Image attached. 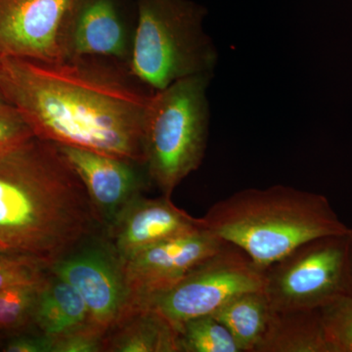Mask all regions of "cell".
I'll return each instance as SVG.
<instances>
[{
  "label": "cell",
  "mask_w": 352,
  "mask_h": 352,
  "mask_svg": "<svg viewBox=\"0 0 352 352\" xmlns=\"http://www.w3.org/2000/svg\"><path fill=\"white\" fill-rule=\"evenodd\" d=\"M138 22L129 69L152 91L214 74L219 54L204 31L205 7L192 0H136Z\"/></svg>",
  "instance_id": "obj_4"
},
{
  "label": "cell",
  "mask_w": 352,
  "mask_h": 352,
  "mask_svg": "<svg viewBox=\"0 0 352 352\" xmlns=\"http://www.w3.org/2000/svg\"><path fill=\"white\" fill-rule=\"evenodd\" d=\"M50 270L82 296L89 323L105 333L129 307L122 263L101 235L85 241L51 263Z\"/></svg>",
  "instance_id": "obj_8"
},
{
  "label": "cell",
  "mask_w": 352,
  "mask_h": 352,
  "mask_svg": "<svg viewBox=\"0 0 352 352\" xmlns=\"http://www.w3.org/2000/svg\"><path fill=\"white\" fill-rule=\"evenodd\" d=\"M47 337L51 342V352L102 351L103 333L90 325Z\"/></svg>",
  "instance_id": "obj_23"
},
{
  "label": "cell",
  "mask_w": 352,
  "mask_h": 352,
  "mask_svg": "<svg viewBox=\"0 0 352 352\" xmlns=\"http://www.w3.org/2000/svg\"><path fill=\"white\" fill-rule=\"evenodd\" d=\"M102 351L180 352L179 332L152 305L129 307L104 333Z\"/></svg>",
  "instance_id": "obj_14"
},
{
  "label": "cell",
  "mask_w": 352,
  "mask_h": 352,
  "mask_svg": "<svg viewBox=\"0 0 352 352\" xmlns=\"http://www.w3.org/2000/svg\"><path fill=\"white\" fill-rule=\"evenodd\" d=\"M201 220L261 271L308 241L352 233L325 196L281 184L236 192L214 204Z\"/></svg>",
  "instance_id": "obj_3"
},
{
  "label": "cell",
  "mask_w": 352,
  "mask_h": 352,
  "mask_svg": "<svg viewBox=\"0 0 352 352\" xmlns=\"http://www.w3.org/2000/svg\"><path fill=\"white\" fill-rule=\"evenodd\" d=\"M2 104H7L6 100H4L3 95H2L1 91H0V105Z\"/></svg>",
  "instance_id": "obj_25"
},
{
  "label": "cell",
  "mask_w": 352,
  "mask_h": 352,
  "mask_svg": "<svg viewBox=\"0 0 352 352\" xmlns=\"http://www.w3.org/2000/svg\"><path fill=\"white\" fill-rule=\"evenodd\" d=\"M201 226V219L176 207L170 197L141 195L124 208L101 237L122 263L151 245Z\"/></svg>",
  "instance_id": "obj_13"
},
{
  "label": "cell",
  "mask_w": 352,
  "mask_h": 352,
  "mask_svg": "<svg viewBox=\"0 0 352 352\" xmlns=\"http://www.w3.org/2000/svg\"><path fill=\"white\" fill-rule=\"evenodd\" d=\"M256 352H330L319 309L274 311Z\"/></svg>",
  "instance_id": "obj_16"
},
{
  "label": "cell",
  "mask_w": 352,
  "mask_h": 352,
  "mask_svg": "<svg viewBox=\"0 0 352 352\" xmlns=\"http://www.w3.org/2000/svg\"><path fill=\"white\" fill-rule=\"evenodd\" d=\"M58 146L85 185L104 230L152 183L143 164L82 148Z\"/></svg>",
  "instance_id": "obj_12"
},
{
  "label": "cell",
  "mask_w": 352,
  "mask_h": 352,
  "mask_svg": "<svg viewBox=\"0 0 352 352\" xmlns=\"http://www.w3.org/2000/svg\"><path fill=\"white\" fill-rule=\"evenodd\" d=\"M0 91L36 138L144 166L143 126L154 91L129 65L94 56L51 63L0 57Z\"/></svg>",
  "instance_id": "obj_1"
},
{
  "label": "cell",
  "mask_w": 352,
  "mask_h": 352,
  "mask_svg": "<svg viewBox=\"0 0 352 352\" xmlns=\"http://www.w3.org/2000/svg\"><path fill=\"white\" fill-rule=\"evenodd\" d=\"M73 0H0V57L66 60Z\"/></svg>",
  "instance_id": "obj_10"
},
{
  "label": "cell",
  "mask_w": 352,
  "mask_h": 352,
  "mask_svg": "<svg viewBox=\"0 0 352 352\" xmlns=\"http://www.w3.org/2000/svg\"><path fill=\"white\" fill-rule=\"evenodd\" d=\"M351 234L308 241L266 268L263 292L272 310L319 309L352 296Z\"/></svg>",
  "instance_id": "obj_6"
},
{
  "label": "cell",
  "mask_w": 352,
  "mask_h": 352,
  "mask_svg": "<svg viewBox=\"0 0 352 352\" xmlns=\"http://www.w3.org/2000/svg\"><path fill=\"white\" fill-rule=\"evenodd\" d=\"M36 138L23 116L9 104L0 105V157Z\"/></svg>",
  "instance_id": "obj_22"
},
{
  "label": "cell",
  "mask_w": 352,
  "mask_h": 352,
  "mask_svg": "<svg viewBox=\"0 0 352 352\" xmlns=\"http://www.w3.org/2000/svg\"><path fill=\"white\" fill-rule=\"evenodd\" d=\"M136 22V0H73L66 59L104 57L129 65Z\"/></svg>",
  "instance_id": "obj_11"
},
{
  "label": "cell",
  "mask_w": 352,
  "mask_h": 352,
  "mask_svg": "<svg viewBox=\"0 0 352 352\" xmlns=\"http://www.w3.org/2000/svg\"><path fill=\"white\" fill-rule=\"evenodd\" d=\"M32 321L46 336L59 335L90 325L87 307L82 296L68 282L50 270L39 288Z\"/></svg>",
  "instance_id": "obj_15"
},
{
  "label": "cell",
  "mask_w": 352,
  "mask_h": 352,
  "mask_svg": "<svg viewBox=\"0 0 352 352\" xmlns=\"http://www.w3.org/2000/svg\"><path fill=\"white\" fill-rule=\"evenodd\" d=\"M0 252H7L1 245H0Z\"/></svg>",
  "instance_id": "obj_26"
},
{
  "label": "cell",
  "mask_w": 352,
  "mask_h": 352,
  "mask_svg": "<svg viewBox=\"0 0 352 352\" xmlns=\"http://www.w3.org/2000/svg\"><path fill=\"white\" fill-rule=\"evenodd\" d=\"M43 283L17 285L0 291V333L16 330L32 320Z\"/></svg>",
  "instance_id": "obj_20"
},
{
  "label": "cell",
  "mask_w": 352,
  "mask_h": 352,
  "mask_svg": "<svg viewBox=\"0 0 352 352\" xmlns=\"http://www.w3.org/2000/svg\"><path fill=\"white\" fill-rule=\"evenodd\" d=\"M351 271H352V234H351Z\"/></svg>",
  "instance_id": "obj_27"
},
{
  "label": "cell",
  "mask_w": 352,
  "mask_h": 352,
  "mask_svg": "<svg viewBox=\"0 0 352 352\" xmlns=\"http://www.w3.org/2000/svg\"><path fill=\"white\" fill-rule=\"evenodd\" d=\"M263 286L264 271L242 250L227 243L150 305L178 330L184 322L212 315L236 296L263 291Z\"/></svg>",
  "instance_id": "obj_7"
},
{
  "label": "cell",
  "mask_w": 352,
  "mask_h": 352,
  "mask_svg": "<svg viewBox=\"0 0 352 352\" xmlns=\"http://www.w3.org/2000/svg\"><path fill=\"white\" fill-rule=\"evenodd\" d=\"M103 226L59 146L32 138L0 157V245L50 264Z\"/></svg>",
  "instance_id": "obj_2"
},
{
  "label": "cell",
  "mask_w": 352,
  "mask_h": 352,
  "mask_svg": "<svg viewBox=\"0 0 352 352\" xmlns=\"http://www.w3.org/2000/svg\"><path fill=\"white\" fill-rule=\"evenodd\" d=\"M178 332L180 352H241L228 329L212 315L190 319Z\"/></svg>",
  "instance_id": "obj_18"
},
{
  "label": "cell",
  "mask_w": 352,
  "mask_h": 352,
  "mask_svg": "<svg viewBox=\"0 0 352 352\" xmlns=\"http://www.w3.org/2000/svg\"><path fill=\"white\" fill-rule=\"evenodd\" d=\"M212 78L189 76L151 95L143 126V157L150 180L163 196L171 198L205 157Z\"/></svg>",
  "instance_id": "obj_5"
},
{
  "label": "cell",
  "mask_w": 352,
  "mask_h": 352,
  "mask_svg": "<svg viewBox=\"0 0 352 352\" xmlns=\"http://www.w3.org/2000/svg\"><path fill=\"white\" fill-rule=\"evenodd\" d=\"M227 244L201 226L147 248L122 261L129 307L150 305Z\"/></svg>",
  "instance_id": "obj_9"
},
{
  "label": "cell",
  "mask_w": 352,
  "mask_h": 352,
  "mask_svg": "<svg viewBox=\"0 0 352 352\" xmlns=\"http://www.w3.org/2000/svg\"><path fill=\"white\" fill-rule=\"evenodd\" d=\"M330 352H352V296H340L319 308Z\"/></svg>",
  "instance_id": "obj_19"
},
{
  "label": "cell",
  "mask_w": 352,
  "mask_h": 352,
  "mask_svg": "<svg viewBox=\"0 0 352 352\" xmlns=\"http://www.w3.org/2000/svg\"><path fill=\"white\" fill-rule=\"evenodd\" d=\"M272 314L264 292L254 291L229 300L212 316L228 329L241 352H256Z\"/></svg>",
  "instance_id": "obj_17"
},
{
  "label": "cell",
  "mask_w": 352,
  "mask_h": 352,
  "mask_svg": "<svg viewBox=\"0 0 352 352\" xmlns=\"http://www.w3.org/2000/svg\"><path fill=\"white\" fill-rule=\"evenodd\" d=\"M48 274L50 264L41 259L0 252V291L17 285L41 283Z\"/></svg>",
  "instance_id": "obj_21"
},
{
  "label": "cell",
  "mask_w": 352,
  "mask_h": 352,
  "mask_svg": "<svg viewBox=\"0 0 352 352\" xmlns=\"http://www.w3.org/2000/svg\"><path fill=\"white\" fill-rule=\"evenodd\" d=\"M4 351L7 352H51V342L47 336H23L11 340Z\"/></svg>",
  "instance_id": "obj_24"
}]
</instances>
